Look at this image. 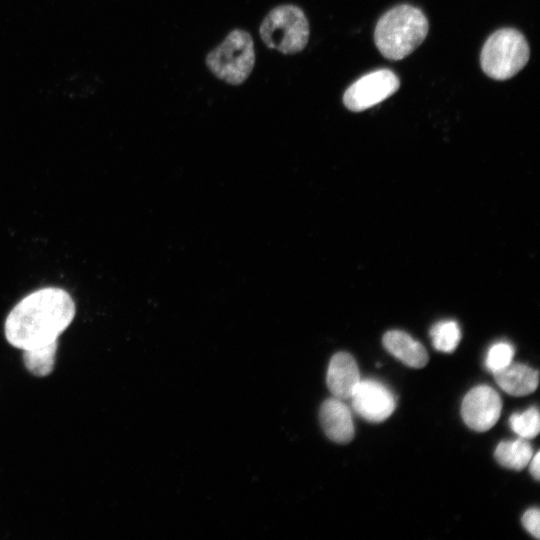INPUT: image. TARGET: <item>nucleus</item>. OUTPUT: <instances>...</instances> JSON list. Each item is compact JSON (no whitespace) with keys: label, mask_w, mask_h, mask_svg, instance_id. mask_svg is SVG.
I'll return each instance as SVG.
<instances>
[{"label":"nucleus","mask_w":540,"mask_h":540,"mask_svg":"<svg viewBox=\"0 0 540 540\" xmlns=\"http://www.w3.org/2000/svg\"><path fill=\"white\" fill-rule=\"evenodd\" d=\"M76 312L71 295L58 287L38 289L21 299L4 324L7 341L25 350L58 340Z\"/></svg>","instance_id":"nucleus-1"},{"label":"nucleus","mask_w":540,"mask_h":540,"mask_svg":"<svg viewBox=\"0 0 540 540\" xmlns=\"http://www.w3.org/2000/svg\"><path fill=\"white\" fill-rule=\"evenodd\" d=\"M429 24L424 13L403 4L387 11L377 22L374 40L387 59L400 60L411 54L425 39Z\"/></svg>","instance_id":"nucleus-2"},{"label":"nucleus","mask_w":540,"mask_h":540,"mask_svg":"<svg viewBox=\"0 0 540 540\" xmlns=\"http://www.w3.org/2000/svg\"><path fill=\"white\" fill-rule=\"evenodd\" d=\"M529 46L517 30L504 28L486 40L480 56L484 73L496 80H506L517 74L529 60Z\"/></svg>","instance_id":"nucleus-3"},{"label":"nucleus","mask_w":540,"mask_h":540,"mask_svg":"<svg viewBox=\"0 0 540 540\" xmlns=\"http://www.w3.org/2000/svg\"><path fill=\"white\" fill-rule=\"evenodd\" d=\"M259 33L267 47L283 54H295L308 43L309 23L298 6L280 5L266 15Z\"/></svg>","instance_id":"nucleus-4"},{"label":"nucleus","mask_w":540,"mask_h":540,"mask_svg":"<svg viewBox=\"0 0 540 540\" xmlns=\"http://www.w3.org/2000/svg\"><path fill=\"white\" fill-rule=\"evenodd\" d=\"M210 71L231 85L242 84L255 64V51L251 35L241 29L231 31L225 40L206 57Z\"/></svg>","instance_id":"nucleus-5"},{"label":"nucleus","mask_w":540,"mask_h":540,"mask_svg":"<svg viewBox=\"0 0 540 540\" xmlns=\"http://www.w3.org/2000/svg\"><path fill=\"white\" fill-rule=\"evenodd\" d=\"M399 86V79L394 72L388 69L375 70L348 87L343 95V103L349 110L360 112L387 99Z\"/></svg>","instance_id":"nucleus-6"},{"label":"nucleus","mask_w":540,"mask_h":540,"mask_svg":"<svg viewBox=\"0 0 540 540\" xmlns=\"http://www.w3.org/2000/svg\"><path fill=\"white\" fill-rule=\"evenodd\" d=\"M502 410L499 394L490 386L479 385L472 388L464 397L461 415L471 429L484 432L498 421Z\"/></svg>","instance_id":"nucleus-7"},{"label":"nucleus","mask_w":540,"mask_h":540,"mask_svg":"<svg viewBox=\"0 0 540 540\" xmlns=\"http://www.w3.org/2000/svg\"><path fill=\"white\" fill-rule=\"evenodd\" d=\"M350 399L354 411L370 422L386 420L396 407L395 397L390 389L373 379L360 380Z\"/></svg>","instance_id":"nucleus-8"},{"label":"nucleus","mask_w":540,"mask_h":540,"mask_svg":"<svg viewBox=\"0 0 540 540\" xmlns=\"http://www.w3.org/2000/svg\"><path fill=\"white\" fill-rule=\"evenodd\" d=\"M360 380L358 365L351 354L338 352L331 358L326 381L335 398L349 399Z\"/></svg>","instance_id":"nucleus-9"},{"label":"nucleus","mask_w":540,"mask_h":540,"mask_svg":"<svg viewBox=\"0 0 540 540\" xmlns=\"http://www.w3.org/2000/svg\"><path fill=\"white\" fill-rule=\"evenodd\" d=\"M321 426L329 439L348 443L354 437V424L348 406L338 398L323 402L319 412Z\"/></svg>","instance_id":"nucleus-10"},{"label":"nucleus","mask_w":540,"mask_h":540,"mask_svg":"<svg viewBox=\"0 0 540 540\" xmlns=\"http://www.w3.org/2000/svg\"><path fill=\"white\" fill-rule=\"evenodd\" d=\"M382 343L390 354L409 367L423 368L429 360L425 347L406 332L388 331Z\"/></svg>","instance_id":"nucleus-11"},{"label":"nucleus","mask_w":540,"mask_h":540,"mask_svg":"<svg viewBox=\"0 0 540 540\" xmlns=\"http://www.w3.org/2000/svg\"><path fill=\"white\" fill-rule=\"evenodd\" d=\"M498 386L512 396H526L538 386V371L520 363H510L493 373Z\"/></svg>","instance_id":"nucleus-12"},{"label":"nucleus","mask_w":540,"mask_h":540,"mask_svg":"<svg viewBox=\"0 0 540 540\" xmlns=\"http://www.w3.org/2000/svg\"><path fill=\"white\" fill-rule=\"evenodd\" d=\"M533 456V449L528 441L522 439L502 441L495 449L494 457L503 467L515 471L523 470Z\"/></svg>","instance_id":"nucleus-13"},{"label":"nucleus","mask_w":540,"mask_h":540,"mask_svg":"<svg viewBox=\"0 0 540 540\" xmlns=\"http://www.w3.org/2000/svg\"><path fill=\"white\" fill-rule=\"evenodd\" d=\"M58 340L49 344L23 350L26 369L37 377H45L53 371Z\"/></svg>","instance_id":"nucleus-14"},{"label":"nucleus","mask_w":540,"mask_h":540,"mask_svg":"<svg viewBox=\"0 0 540 540\" xmlns=\"http://www.w3.org/2000/svg\"><path fill=\"white\" fill-rule=\"evenodd\" d=\"M429 335L434 348L445 353L453 352L461 339L459 325L453 320L435 323L431 327Z\"/></svg>","instance_id":"nucleus-15"},{"label":"nucleus","mask_w":540,"mask_h":540,"mask_svg":"<svg viewBox=\"0 0 540 540\" xmlns=\"http://www.w3.org/2000/svg\"><path fill=\"white\" fill-rule=\"evenodd\" d=\"M512 430L523 439H531L538 435L540 430L539 412L531 407L522 413H514L509 419Z\"/></svg>","instance_id":"nucleus-16"},{"label":"nucleus","mask_w":540,"mask_h":540,"mask_svg":"<svg viewBox=\"0 0 540 540\" xmlns=\"http://www.w3.org/2000/svg\"><path fill=\"white\" fill-rule=\"evenodd\" d=\"M514 356V348L508 342H497L488 350L485 365L491 372H496L509 365Z\"/></svg>","instance_id":"nucleus-17"},{"label":"nucleus","mask_w":540,"mask_h":540,"mask_svg":"<svg viewBox=\"0 0 540 540\" xmlns=\"http://www.w3.org/2000/svg\"><path fill=\"white\" fill-rule=\"evenodd\" d=\"M539 518L540 512L537 508L528 509L522 516L524 528L536 539L540 538Z\"/></svg>","instance_id":"nucleus-18"},{"label":"nucleus","mask_w":540,"mask_h":540,"mask_svg":"<svg viewBox=\"0 0 540 540\" xmlns=\"http://www.w3.org/2000/svg\"><path fill=\"white\" fill-rule=\"evenodd\" d=\"M529 469L532 476L536 479H540V453L537 452L532 456L529 462Z\"/></svg>","instance_id":"nucleus-19"}]
</instances>
